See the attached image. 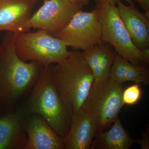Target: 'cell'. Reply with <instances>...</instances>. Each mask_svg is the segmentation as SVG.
<instances>
[{
    "mask_svg": "<svg viewBox=\"0 0 149 149\" xmlns=\"http://www.w3.org/2000/svg\"><path fill=\"white\" fill-rule=\"evenodd\" d=\"M72 3L82 9L83 7L88 6L90 0H69Z\"/></svg>",
    "mask_w": 149,
    "mask_h": 149,
    "instance_id": "cell-20",
    "label": "cell"
},
{
    "mask_svg": "<svg viewBox=\"0 0 149 149\" xmlns=\"http://www.w3.org/2000/svg\"><path fill=\"white\" fill-rule=\"evenodd\" d=\"M119 15L135 46L141 51L149 49V17L135 8L116 2Z\"/></svg>",
    "mask_w": 149,
    "mask_h": 149,
    "instance_id": "cell-11",
    "label": "cell"
},
{
    "mask_svg": "<svg viewBox=\"0 0 149 149\" xmlns=\"http://www.w3.org/2000/svg\"><path fill=\"white\" fill-rule=\"evenodd\" d=\"M35 3L32 0H0V31L15 35L29 31Z\"/></svg>",
    "mask_w": 149,
    "mask_h": 149,
    "instance_id": "cell-10",
    "label": "cell"
},
{
    "mask_svg": "<svg viewBox=\"0 0 149 149\" xmlns=\"http://www.w3.org/2000/svg\"><path fill=\"white\" fill-rule=\"evenodd\" d=\"M15 45L17 55L22 61H37L43 65L59 63L70 53L64 43L40 29L15 35Z\"/></svg>",
    "mask_w": 149,
    "mask_h": 149,
    "instance_id": "cell-6",
    "label": "cell"
},
{
    "mask_svg": "<svg viewBox=\"0 0 149 149\" xmlns=\"http://www.w3.org/2000/svg\"><path fill=\"white\" fill-rule=\"evenodd\" d=\"M32 1H37V0H32Z\"/></svg>",
    "mask_w": 149,
    "mask_h": 149,
    "instance_id": "cell-22",
    "label": "cell"
},
{
    "mask_svg": "<svg viewBox=\"0 0 149 149\" xmlns=\"http://www.w3.org/2000/svg\"><path fill=\"white\" fill-rule=\"evenodd\" d=\"M144 11V13L149 17V0H135Z\"/></svg>",
    "mask_w": 149,
    "mask_h": 149,
    "instance_id": "cell-18",
    "label": "cell"
},
{
    "mask_svg": "<svg viewBox=\"0 0 149 149\" xmlns=\"http://www.w3.org/2000/svg\"><path fill=\"white\" fill-rule=\"evenodd\" d=\"M96 133L89 116L80 108L71 115L69 131L63 139L65 149H91Z\"/></svg>",
    "mask_w": 149,
    "mask_h": 149,
    "instance_id": "cell-13",
    "label": "cell"
},
{
    "mask_svg": "<svg viewBox=\"0 0 149 149\" xmlns=\"http://www.w3.org/2000/svg\"><path fill=\"white\" fill-rule=\"evenodd\" d=\"M15 37L13 32H7L0 42V117L15 110L44 66L38 62L21 59L15 50Z\"/></svg>",
    "mask_w": 149,
    "mask_h": 149,
    "instance_id": "cell-1",
    "label": "cell"
},
{
    "mask_svg": "<svg viewBox=\"0 0 149 149\" xmlns=\"http://www.w3.org/2000/svg\"><path fill=\"white\" fill-rule=\"evenodd\" d=\"M25 115L20 109L0 117V149H23L27 136L23 128Z\"/></svg>",
    "mask_w": 149,
    "mask_h": 149,
    "instance_id": "cell-12",
    "label": "cell"
},
{
    "mask_svg": "<svg viewBox=\"0 0 149 149\" xmlns=\"http://www.w3.org/2000/svg\"><path fill=\"white\" fill-rule=\"evenodd\" d=\"M143 138L142 140H136V142H138L142 147V149H148L149 148V138L148 135L144 133L143 136Z\"/></svg>",
    "mask_w": 149,
    "mask_h": 149,
    "instance_id": "cell-19",
    "label": "cell"
},
{
    "mask_svg": "<svg viewBox=\"0 0 149 149\" xmlns=\"http://www.w3.org/2000/svg\"><path fill=\"white\" fill-rule=\"evenodd\" d=\"M110 77L120 84L133 81L148 85L149 83V69L143 65L131 63L116 54Z\"/></svg>",
    "mask_w": 149,
    "mask_h": 149,
    "instance_id": "cell-16",
    "label": "cell"
},
{
    "mask_svg": "<svg viewBox=\"0 0 149 149\" xmlns=\"http://www.w3.org/2000/svg\"><path fill=\"white\" fill-rule=\"evenodd\" d=\"M102 26L95 8L90 12L77 11L66 26L54 37L74 50L83 51L103 43Z\"/></svg>",
    "mask_w": 149,
    "mask_h": 149,
    "instance_id": "cell-7",
    "label": "cell"
},
{
    "mask_svg": "<svg viewBox=\"0 0 149 149\" xmlns=\"http://www.w3.org/2000/svg\"><path fill=\"white\" fill-rule=\"evenodd\" d=\"M52 78L70 115L81 108L94 83L92 70L82 52H70L63 61L51 65Z\"/></svg>",
    "mask_w": 149,
    "mask_h": 149,
    "instance_id": "cell-2",
    "label": "cell"
},
{
    "mask_svg": "<svg viewBox=\"0 0 149 149\" xmlns=\"http://www.w3.org/2000/svg\"><path fill=\"white\" fill-rule=\"evenodd\" d=\"M51 65H44L23 106L25 115L38 114L63 139L69 131L71 115L62 100L52 78Z\"/></svg>",
    "mask_w": 149,
    "mask_h": 149,
    "instance_id": "cell-3",
    "label": "cell"
},
{
    "mask_svg": "<svg viewBox=\"0 0 149 149\" xmlns=\"http://www.w3.org/2000/svg\"><path fill=\"white\" fill-rule=\"evenodd\" d=\"M118 0H95L96 3L102 2H108L115 3ZM125 1L128 3L129 4V6L132 8H135V0H123Z\"/></svg>",
    "mask_w": 149,
    "mask_h": 149,
    "instance_id": "cell-21",
    "label": "cell"
},
{
    "mask_svg": "<svg viewBox=\"0 0 149 149\" xmlns=\"http://www.w3.org/2000/svg\"><path fill=\"white\" fill-rule=\"evenodd\" d=\"M102 26V41L111 45L118 55L133 64L142 65L143 52L135 46L120 18L116 3H97Z\"/></svg>",
    "mask_w": 149,
    "mask_h": 149,
    "instance_id": "cell-5",
    "label": "cell"
},
{
    "mask_svg": "<svg viewBox=\"0 0 149 149\" xmlns=\"http://www.w3.org/2000/svg\"><path fill=\"white\" fill-rule=\"evenodd\" d=\"M122 84L107 77L94 80L81 108L88 114L96 132L105 130L118 118L123 105Z\"/></svg>",
    "mask_w": 149,
    "mask_h": 149,
    "instance_id": "cell-4",
    "label": "cell"
},
{
    "mask_svg": "<svg viewBox=\"0 0 149 149\" xmlns=\"http://www.w3.org/2000/svg\"><path fill=\"white\" fill-rule=\"evenodd\" d=\"M113 49L109 44L102 43L82 52L84 59L93 72L95 80L110 77L116 54Z\"/></svg>",
    "mask_w": 149,
    "mask_h": 149,
    "instance_id": "cell-14",
    "label": "cell"
},
{
    "mask_svg": "<svg viewBox=\"0 0 149 149\" xmlns=\"http://www.w3.org/2000/svg\"><path fill=\"white\" fill-rule=\"evenodd\" d=\"M108 131L96 132L91 149H129L136 142L125 130L121 120L116 118Z\"/></svg>",
    "mask_w": 149,
    "mask_h": 149,
    "instance_id": "cell-15",
    "label": "cell"
},
{
    "mask_svg": "<svg viewBox=\"0 0 149 149\" xmlns=\"http://www.w3.org/2000/svg\"><path fill=\"white\" fill-rule=\"evenodd\" d=\"M80 10L82 9L69 0H44L42 5L31 17L29 29H42L53 36Z\"/></svg>",
    "mask_w": 149,
    "mask_h": 149,
    "instance_id": "cell-8",
    "label": "cell"
},
{
    "mask_svg": "<svg viewBox=\"0 0 149 149\" xmlns=\"http://www.w3.org/2000/svg\"><path fill=\"white\" fill-rule=\"evenodd\" d=\"M23 128L27 140L23 149H63V139L38 114L25 115Z\"/></svg>",
    "mask_w": 149,
    "mask_h": 149,
    "instance_id": "cell-9",
    "label": "cell"
},
{
    "mask_svg": "<svg viewBox=\"0 0 149 149\" xmlns=\"http://www.w3.org/2000/svg\"><path fill=\"white\" fill-rule=\"evenodd\" d=\"M140 83H135L123 90L122 100L123 105H134L137 104L142 96Z\"/></svg>",
    "mask_w": 149,
    "mask_h": 149,
    "instance_id": "cell-17",
    "label": "cell"
}]
</instances>
